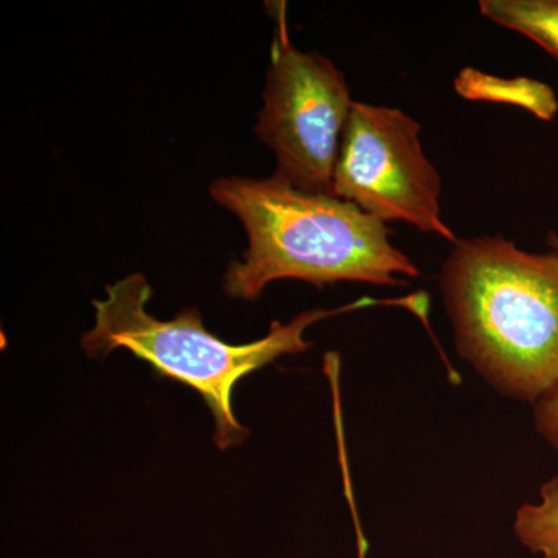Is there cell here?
<instances>
[{
  "mask_svg": "<svg viewBox=\"0 0 558 558\" xmlns=\"http://www.w3.org/2000/svg\"><path fill=\"white\" fill-rule=\"evenodd\" d=\"M209 196L241 220L248 247L223 275L231 299L256 300L278 279L322 288L340 281L402 286L421 270L389 241L387 226L351 202L307 193L278 175L223 178Z\"/></svg>",
  "mask_w": 558,
  "mask_h": 558,
  "instance_id": "obj_1",
  "label": "cell"
},
{
  "mask_svg": "<svg viewBox=\"0 0 558 558\" xmlns=\"http://www.w3.org/2000/svg\"><path fill=\"white\" fill-rule=\"evenodd\" d=\"M440 292L462 359L501 395L535 403L558 380V255L501 236L457 241Z\"/></svg>",
  "mask_w": 558,
  "mask_h": 558,
  "instance_id": "obj_2",
  "label": "cell"
},
{
  "mask_svg": "<svg viewBox=\"0 0 558 558\" xmlns=\"http://www.w3.org/2000/svg\"><path fill=\"white\" fill-rule=\"evenodd\" d=\"M150 299L153 288L145 275L132 274L109 284L106 299L92 303L94 328L81 337V348L89 357H106L116 349H128L149 363L160 377L196 389L215 417V442L220 450L241 446L250 435L234 416L238 381L282 355L307 351L312 344L304 332L319 319L377 304L362 300L339 310L307 311L286 325L275 322L263 339L231 344L213 336L194 307L168 322L154 317L148 312Z\"/></svg>",
  "mask_w": 558,
  "mask_h": 558,
  "instance_id": "obj_3",
  "label": "cell"
},
{
  "mask_svg": "<svg viewBox=\"0 0 558 558\" xmlns=\"http://www.w3.org/2000/svg\"><path fill=\"white\" fill-rule=\"evenodd\" d=\"M275 5L277 27L255 134L275 154V175L307 193L332 196L341 135L355 101L332 61L293 46L286 3Z\"/></svg>",
  "mask_w": 558,
  "mask_h": 558,
  "instance_id": "obj_4",
  "label": "cell"
},
{
  "mask_svg": "<svg viewBox=\"0 0 558 558\" xmlns=\"http://www.w3.org/2000/svg\"><path fill=\"white\" fill-rule=\"evenodd\" d=\"M440 175L421 145V124L387 106L355 101L333 172L332 196L381 222H405L457 242L440 218Z\"/></svg>",
  "mask_w": 558,
  "mask_h": 558,
  "instance_id": "obj_5",
  "label": "cell"
},
{
  "mask_svg": "<svg viewBox=\"0 0 558 558\" xmlns=\"http://www.w3.org/2000/svg\"><path fill=\"white\" fill-rule=\"evenodd\" d=\"M458 94L470 100L510 102L531 110L539 120H553L558 110L556 92L537 80H502L464 69L454 80Z\"/></svg>",
  "mask_w": 558,
  "mask_h": 558,
  "instance_id": "obj_6",
  "label": "cell"
},
{
  "mask_svg": "<svg viewBox=\"0 0 558 558\" xmlns=\"http://www.w3.org/2000/svg\"><path fill=\"white\" fill-rule=\"evenodd\" d=\"M487 20L534 40L558 60V0H481Z\"/></svg>",
  "mask_w": 558,
  "mask_h": 558,
  "instance_id": "obj_7",
  "label": "cell"
},
{
  "mask_svg": "<svg viewBox=\"0 0 558 558\" xmlns=\"http://www.w3.org/2000/svg\"><path fill=\"white\" fill-rule=\"evenodd\" d=\"M513 529L532 554L558 558V476L542 487L537 502L521 506Z\"/></svg>",
  "mask_w": 558,
  "mask_h": 558,
  "instance_id": "obj_8",
  "label": "cell"
},
{
  "mask_svg": "<svg viewBox=\"0 0 558 558\" xmlns=\"http://www.w3.org/2000/svg\"><path fill=\"white\" fill-rule=\"evenodd\" d=\"M535 427L558 451V380L534 403Z\"/></svg>",
  "mask_w": 558,
  "mask_h": 558,
  "instance_id": "obj_9",
  "label": "cell"
},
{
  "mask_svg": "<svg viewBox=\"0 0 558 558\" xmlns=\"http://www.w3.org/2000/svg\"><path fill=\"white\" fill-rule=\"evenodd\" d=\"M548 245L554 253L558 255V234L554 233V231H549L548 234Z\"/></svg>",
  "mask_w": 558,
  "mask_h": 558,
  "instance_id": "obj_10",
  "label": "cell"
}]
</instances>
